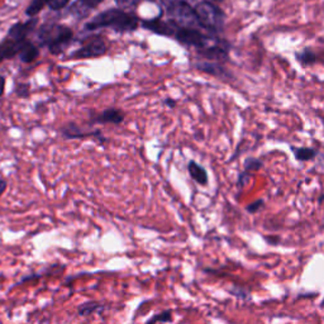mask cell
<instances>
[{
    "label": "cell",
    "instance_id": "20",
    "mask_svg": "<svg viewBox=\"0 0 324 324\" xmlns=\"http://www.w3.org/2000/svg\"><path fill=\"white\" fill-rule=\"evenodd\" d=\"M229 292L232 295H234L236 297H238L239 300H243V301L251 300V294H249L248 290L244 289L243 286H239V285H234V286L229 290Z\"/></svg>",
    "mask_w": 324,
    "mask_h": 324
},
{
    "label": "cell",
    "instance_id": "17",
    "mask_svg": "<svg viewBox=\"0 0 324 324\" xmlns=\"http://www.w3.org/2000/svg\"><path fill=\"white\" fill-rule=\"evenodd\" d=\"M263 167V161L257 157H247L243 162V170L247 172L258 171Z\"/></svg>",
    "mask_w": 324,
    "mask_h": 324
},
{
    "label": "cell",
    "instance_id": "35",
    "mask_svg": "<svg viewBox=\"0 0 324 324\" xmlns=\"http://www.w3.org/2000/svg\"><path fill=\"white\" fill-rule=\"evenodd\" d=\"M323 228H324V225H323Z\"/></svg>",
    "mask_w": 324,
    "mask_h": 324
},
{
    "label": "cell",
    "instance_id": "24",
    "mask_svg": "<svg viewBox=\"0 0 324 324\" xmlns=\"http://www.w3.org/2000/svg\"><path fill=\"white\" fill-rule=\"evenodd\" d=\"M70 0H49V7L54 11H60L69 4Z\"/></svg>",
    "mask_w": 324,
    "mask_h": 324
},
{
    "label": "cell",
    "instance_id": "22",
    "mask_svg": "<svg viewBox=\"0 0 324 324\" xmlns=\"http://www.w3.org/2000/svg\"><path fill=\"white\" fill-rule=\"evenodd\" d=\"M249 181H251V174L243 170L242 172H239L238 179H237V188H238L239 190L243 188H246L247 184H248Z\"/></svg>",
    "mask_w": 324,
    "mask_h": 324
},
{
    "label": "cell",
    "instance_id": "16",
    "mask_svg": "<svg viewBox=\"0 0 324 324\" xmlns=\"http://www.w3.org/2000/svg\"><path fill=\"white\" fill-rule=\"evenodd\" d=\"M103 2H104V0H78V2L74 4L73 9H76V11L81 12V13H88L91 9L97 8Z\"/></svg>",
    "mask_w": 324,
    "mask_h": 324
},
{
    "label": "cell",
    "instance_id": "12",
    "mask_svg": "<svg viewBox=\"0 0 324 324\" xmlns=\"http://www.w3.org/2000/svg\"><path fill=\"white\" fill-rule=\"evenodd\" d=\"M98 123L119 124L124 121V114L118 109H107L94 119Z\"/></svg>",
    "mask_w": 324,
    "mask_h": 324
},
{
    "label": "cell",
    "instance_id": "2",
    "mask_svg": "<svg viewBox=\"0 0 324 324\" xmlns=\"http://www.w3.org/2000/svg\"><path fill=\"white\" fill-rule=\"evenodd\" d=\"M42 45L49 46V50L52 55H61L67 46L74 38V33L70 28L61 25H47L43 26L38 33Z\"/></svg>",
    "mask_w": 324,
    "mask_h": 324
},
{
    "label": "cell",
    "instance_id": "11",
    "mask_svg": "<svg viewBox=\"0 0 324 324\" xmlns=\"http://www.w3.org/2000/svg\"><path fill=\"white\" fill-rule=\"evenodd\" d=\"M290 151L294 155L295 160L299 162H308V161L315 160L318 156V150L313 147H297V146H290Z\"/></svg>",
    "mask_w": 324,
    "mask_h": 324
},
{
    "label": "cell",
    "instance_id": "4",
    "mask_svg": "<svg viewBox=\"0 0 324 324\" xmlns=\"http://www.w3.org/2000/svg\"><path fill=\"white\" fill-rule=\"evenodd\" d=\"M165 11L172 25L182 28L203 30L195 13V7L188 3H176L165 8Z\"/></svg>",
    "mask_w": 324,
    "mask_h": 324
},
{
    "label": "cell",
    "instance_id": "5",
    "mask_svg": "<svg viewBox=\"0 0 324 324\" xmlns=\"http://www.w3.org/2000/svg\"><path fill=\"white\" fill-rule=\"evenodd\" d=\"M107 52V45L102 37H95L89 41L85 46L74 52L71 56L73 59H91V57H99Z\"/></svg>",
    "mask_w": 324,
    "mask_h": 324
},
{
    "label": "cell",
    "instance_id": "15",
    "mask_svg": "<svg viewBox=\"0 0 324 324\" xmlns=\"http://www.w3.org/2000/svg\"><path fill=\"white\" fill-rule=\"evenodd\" d=\"M19 57L26 64H31V62H33L38 57V49L32 42H28L27 41L25 43V46H23V49L19 52Z\"/></svg>",
    "mask_w": 324,
    "mask_h": 324
},
{
    "label": "cell",
    "instance_id": "32",
    "mask_svg": "<svg viewBox=\"0 0 324 324\" xmlns=\"http://www.w3.org/2000/svg\"><path fill=\"white\" fill-rule=\"evenodd\" d=\"M318 203L319 204H323L324 203V194H321L320 196L318 198Z\"/></svg>",
    "mask_w": 324,
    "mask_h": 324
},
{
    "label": "cell",
    "instance_id": "7",
    "mask_svg": "<svg viewBox=\"0 0 324 324\" xmlns=\"http://www.w3.org/2000/svg\"><path fill=\"white\" fill-rule=\"evenodd\" d=\"M143 27L150 30L151 32L157 33V35L160 36L174 37L176 26L172 25L171 22H164V21H161V19H152V21L143 22Z\"/></svg>",
    "mask_w": 324,
    "mask_h": 324
},
{
    "label": "cell",
    "instance_id": "8",
    "mask_svg": "<svg viewBox=\"0 0 324 324\" xmlns=\"http://www.w3.org/2000/svg\"><path fill=\"white\" fill-rule=\"evenodd\" d=\"M25 42H18V41H14L12 38L7 37L3 42L0 43V62L4 61V60L12 59L16 55H19L21 50L23 49L25 46Z\"/></svg>",
    "mask_w": 324,
    "mask_h": 324
},
{
    "label": "cell",
    "instance_id": "6",
    "mask_svg": "<svg viewBox=\"0 0 324 324\" xmlns=\"http://www.w3.org/2000/svg\"><path fill=\"white\" fill-rule=\"evenodd\" d=\"M36 25H37V19L35 18L30 19V21L25 22V23L13 25L8 32V38L18 41V42H25V41H27L28 33L35 28Z\"/></svg>",
    "mask_w": 324,
    "mask_h": 324
},
{
    "label": "cell",
    "instance_id": "9",
    "mask_svg": "<svg viewBox=\"0 0 324 324\" xmlns=\"http://www.w3.org/2000/svg\"><path fill=\"white\" fill-rule=\"evenodd\" d=\"M195 67L198 70L203 71L205 74H209V75L217 76V78H222V76H230V74L225 70L224 67L220 66L217 62L212 61H200L196 62Z\"/></svg>",
    "mask_w": 324,
    "mask_h": 324
},
{
    "label": "cell",
    "instance_id": "27",
    "mask_svg": "<svg viewBox=\"0 0 324 324\" xmlns=\"http://www.w3.org/2000/svg\"><path fill=\"white\" fill-rule=\"evenodd\" d=\"M40 279H41V273H32V275H30V276H25V277H23V279H22L18 284L21 285V284H25V282L38 281Z\"/></svg>",
    "mask_w": 324,
    "mask_h": 324
},
{
    "label": "cell",
    "instance_id": "26",
    "mask_svg": "<svg viewBox=\"0 0 324 324\" xmlns=\"http://www.w3.org/2000/svg\"><path fill=\"white\" fill-rule=\"evenodd\" d=\"M115 3L122 8H131L140 3V0H115Z\"/></svg>",
    "mask_w": 324,
    "mask_h": 324
},
{
    "label": "cell",
    "instance_id": "29",
    "mask_svg": "<svg viewBox=\"0 0 324 324\" xmlns=\"http://www.w3.org/2000/svg\"><path fill=\"white\" fill-rule=\"evenodd\" d=\"M4 88H6V78L0 75V97L4 94Z\"/></svg>",
    "mask_w": 324,
    "mask_h": 324
},
{
    "label": "cell",
    "instance_id": "18",
    "mask_svg": "<svg viewBox=\"0 0 324 324\" xmlns=\"http://www.w3.org/2000/svg\"><path fill=\"white\" fill-rule=\"evenodd\" d=\"M47 4L49 6V0H32L30 4V7L26 11V14L30 17H35L45 8V6Z\"/></svg>",
    "mask_w": 324,
    "mask_h": 324
},
{
    "label": "cell",
    "instance_id": "28",
    "mask_svg": "<svg viewBox=\"0 0 324 324\" xmlns=\"http://www.w3.org/2000/svg\"><path fill=\"white\" fill-rule=\"evenodd\" d=\"M265 241L267 242L268 244H271V246H276V244L280 243V238L279 237H265Z\"/></svg>",
    "mask_w": 324,
    "mask_h": 324
},
{
    "label": "cell",
    "instance_id": "10",
    "mask_svg": "<svg viewBox=\"0 0 324 324\" xmlns=\"http://www.w3.org/2000/svg\"><path fill=\"white\" fill-rule=\"evenodd\" d=\"M188 171L189 174H190L191 179L195 182H198L199 185H201V186H206V185H208V181H209V179H208V172H206V170L204 169L201 165H199L198 162L190 161L188 165Z\"/></svg>",
    "mask_w": 324,
    "mask_h": 324
},
{
    "label": "cell",
    "instance_id": "19",
    "mask_svg": "<svg viewBox=\"0 0 324 324\" xmlns=\"http://www.w3.org/2000/svg\"><path fill=\"white\" fill-rule=\"evenodd\" d=\"M172 320V310H164L162 313L156 314V315L151 316L146 324H157V323H169Z\"/></svg>",
    "mask_w": 324,
    "mask_h": 324
},
{
    "label": "cell",
    "instance_id": "25",
    "mask_svg": "<svg viewBox=\"0 0 324 324\" xmlns=\"http://www.w3.org/2000/svg\"><path fill=\"white\" fill-rule=\"evenodd\" d=\"M16 93L18 97L27 98L28 95H30V85H28V84H22V85H18L16 89Z\"/></svg>",
    "mask_w": 324,
    "mask_h": 324
},
{
    "label": "cell",
    "instance_id": "21",
    "mask_svg": "<svg viewBox=\"0 0 324 324\" xmlns=\"http://www.w3.org/2000/svg\"><path fill=\"white\" fill-rule=\"evenodd\" d=\"M263 206H265V200H263V199H257V200H254L253 203L248 204V205L246 206V210L249 214H256V213H258L262 209Z\"/></svg>",
    "mask_w": 324,
    "mask_h": 324
},
{
    "label": "cell",
    "instance_id": "3",
    "mask_svg": "<svg viewBox=\"0 0 324 324\" xmlns=\"http://www.w3.org/2000/svg\"><path fill=\"white\" fill-rule=\"evenodd\" d=\"M195 13L203 30L209 35H217L222 32L225 16L219 7L204 0V2H199L195 6Z\"/></svg>",
    "mask_w": 324,
    "mask_h": 324
},
{
    "label": "cell",
    "instance_id": "31",
    "mask_svg": "<svg viewBox=\"0 0 324 324\" xmlns=\"http://www.w3.org/2000/svg\"><path fill=\"white\" fill-rule=\"evenodd\" d=\"M165 103H166V104L169 105L170 108H174V107H175V104H176V103H175L174 100H171V99H167L166 102H165Z\"/></svg>",
    "mask_w": 324,
    "mask_h": 324
},
{
    "label": "cell",
    "instance_id": "33",
    "mask_svg": "<svg viewBox=\"0 0 324 324\" xmlns=\"http://www.w3.org/2000/svg\"><path fill=\"white\" fill-rule=\"evenodd\" d=\"M320 305H321V308H324V299L321 300V303H320Z\"/></svg>",
    "mask_w": 324,
    "mask_h": 324
},
{
    "label": "cell",
    "instance_id": "13",
    "mask_svg": "<svg viewBox=\"0 0 324 324\" xmlns=\"http://www.w3.org/2000/svg\"><path fill=\"white\" fill-rule=\"evenodd\" d=\"M295 60L299 62L301 66H310V65H314L318 62V56H316L315 52L310 49V47H305L301 51L295 52Z\"/></svg>",
    "mask_w": 324,
    "mask_h": 324
},
{
    "label": "cell",
    "instance_id": "14",
    "mask_svg": "<svg viewBox=\"0 0 324 324\" xmlns=\"http://www.w3.org/2000/svg\"><path fill=\"white\" fill-rule=\"evenodd\" d=\"M104 309V304H100L98 301H86L78 306V314L80 316H88L94 313H102Z\"/></svg>",
    "mask_w": 324,
    "mask_h": 324
},
{
    "label": "cell",
    "instance_id": "34",
    "mask_svg": "<svg viewBox=\"0 0 324 324\" xmlns=\"http://www.w3.org/2000/svg\"><path fill=\"white\" fill-rule=\"evenodd\" d=\"M214 2H217V3H220V2H222V0H214Z\"/></svg>",
    "mask_w": 324,
    "mask_h": 324
},
{
    "label": "cell",
    "instance_id": "30",
    "mask_svg": "<svg viewBox=\"0 0 324 324\" xmlns=\"http://www.w3.org/2000/svg\"><path fill=\"white\" fill-rule=\"evenodd\" d=\"M7 189V180L0 179V196L3 195V193L6 191Z\"/></svg>",
    "mask_w": 324,
    "mask_h": 324
},
{
    "label": "cell",
    "instance_id": "23",
    "mask_svg": "<svg viewBox=\"0 0 324 324\" xmlns=\"http://www.w3.org/2000/svg\"><path fill=\"white\" fill-rule=\"evenodd\" d=\"M161 3H162V6H164V8H167V7L172 6V4H176V3H188V4H190V6L195 7L199 2L198 0H161Z\"/></svg>",
    "mask_w": 324,
    "mask_h": 324
},
{
    "label": "cell",
    "instance_id": "1",
    "mask_svg": "<svg viewBox=\"0 0 324 324\" xmlns=\"http://www.w3.org/2000/svg\"><path fill=\"white\" fill-rule=\"evenodd\" d=\"M138 23H140L138 18L132 14L126 13L121 9H109L91 19L86 25V30L95 31L108 27L113 28L117 32L126 33L136 31L138 28Z\"/></svg>",
    "mask_w": 324,
    "mask_h": 324
}]
</instances>
